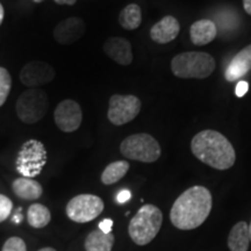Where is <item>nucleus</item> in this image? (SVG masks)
<instances>
[{"label":"nucleus","instance_id":"obj_1","mask_svg":"<svg viewBox=\"0 0 251 251\" xmlns=\"http://www.w3.org/2000/svg\"><path fill=\"white\" fill-rule=\"evenodd\" d=\"M213 199L208 188L193 186L177 198L170 212L172 225L181 230H192L201 226L212 211Z\"/></svg>","mask_w":251,"mask_h":251},{"label":"nucleus","instance_id":"obj_2","mask_svg":"<svg viewBox=\"0 0 251 251\" xmlns=\"http://www.w3.org/2000/svg\"><path fill=\"white\" fill-rule=\"evenodd\" d=\"M191 149L199 161L216 170H227L236 161L233 144L216 130L206 129L198 133L191 142Z\"/></svg>","mask_w":251,"mask_h":251},{"label":"nucleus","instance_id":"obj_3","mask_svg":"<svg viewBox=\"0 0 251 251\" xmlns=\"http://www.w3.org/2000/svg\"><path fill=\"white\" fill-rule=\"evenodd\" d=\"M163 214L158 207L143 205L130 220L128 233L137 246H146L151 242L162 227Z\"/></svg>","mask_w":251,"mask_h":251},{"label":"nucleus","instance_id":"obj_4","mask_svg":"<svg viewBox=\"0 0 251 251\" xmlns=\"http://www.w3.org/2000/svg\"><path fill=\"white\" fill-rule=\"evenodd\" d=\"M215 69V61L202 51H187L177 55L171 62V70L176 77L203 79L211 76Z\"/></svg>","mask_w":251,"mask_h":251},{"label":"nucleus","instance_id":"obj_5","mask_svg":"<svg viewBox=\"0 0 251 251\" xmlns=\"http://www.w3.org/2000/svg\"><path fill=\"white\" fill-rule=\"evenodd\" d=\"M47 149L41 141L30 139L19 150L15 169L25 178H34L42 172L47 164Z\"/></svg>","mask_w":251,"mask_h":251},{"label":"nucleus","instance_id":"obj_6","mask_svg":"<svg viewBox=\"0 0 251 251\" xmlns=\"http://www.w3.org/2000/svg\"><path fill=\"white\" fill-rule=\"evenodd\" d=\"M120 151L127 158L142 163L156 162L162 153L161 146L155 137L146 133L126 137L120 146Z\"/></svg>","mask_w":251,"mask_h":251},{"label":"nucleus","instance_id":"obj_7","mask_svg":"<svg viewBox=\"0 0 251 251\" xmlns=\"http://www.w3.org/2000/svg\"><path fill=\"white\" fill-rule=\"evenodd\" d=\"M49 108L48 94L39 89H29L21 93L17 101V115L24 124L33 125L45 118Z\"/></svg>","mask_w":251,"mask_h":251},{"label":"nucleus","instance_id":"obj_8","mask_svg":"<svg viewBox=\"0 0 251 251\" xmlns=\"http://www.w3.org/2000/svg\"><path fill=\"white\" fill-rule=\"evenodd\" d=\"M103 207V201L98 196L79 194L68 202L65 211L71 221L77 224H86L98 218L102 213Z\"/></svg>","mask_w":251,"mask_h":251},{"label":"nucleus","instance_id":"obj_9","mask_svg":"<svg viewBox=\"0 0 251 251\" xmlns=\"http://www.w3.org/2000/svg\"><path fill=\"white\" fill-rule=\"evenodd\" d=\"M141 111V100L135 96L114 94L109 99L107 118L114 126H124L133 121Z\"/></svg>","mask_w":251,"mask_h":251},{"label":"nucleus","instance_id":"obj_10","mask_svg":"<svg viewBox=\"0 0 251 251\" xmlns=\"http://www.w3.org/2000/svg\"><path fill=\"white\" fill-rule=\"evenodd\" d=\"M54 120L57 127L64 133H74L80 127L83 111L80 105L72 99H65L55 108Z\"/></svg>","mask_w":251,"mask_h":251},{"label":"nucleus","instance_id":"obj_11","mask_svg":"<svg viewBox=\"0 0 251 251\" xmlns=\"http://www.w3.org/2000/svg\"><path fill=\"white\" fill-rule=\"evenodd\" d=\"M56 76L55 69L43 61L28 62L20 71V81L29 89H36L51 83Z\"/></svg>","mask_w":251,"mask_h":251},{"label":"nucleus","instance_id":"obj_12","mask_svg":"<svg viewBox=\"0 0 251 251\" xmlns=\"http://www.w3.org/2000/svg\"><path fill=\"white\" fill-rule=\"evenodd\" d=\"M85 34V23L80 18L71 17L59 23L54 29V39L59 45H72Z\"/></svg>","mask_w":251,"mask_h":251},{"label":"nucleus","instance_id":"obj_13","mask_svg":"<svg viewBox=\"0 0 251 251\" xmlns=\"http://www.w3.org/2000/svg\"><path fill=\"white\" fill-rule=\"evenodd\" d=\"M103 51L109 58L120 65H129L133 62L131 45L124 37H109L103 45Z\"/></svg>","mask_w":251,"mask_h":251},{"label":"nucleus","instance_id":"obj_14","mask_svg":"<svg viewBox=\"0 0 251 251\" xmlns=\"http://www.w3.org/2000/svg\"><path fill=\"white\" fill-rule=\"evenodd\" d=\"M180 31V25L172 15H166L161 21L155 24L150 29V37L153 42L159 45L171 42L178 36Z\"/></svg>","mask_w":251,"mask_h":251},{"label":"nucleus","instance_id":"obj_15","mask_svg":"<svg viewBox=\"0 0 251 251\" xmlns=\"http://www.w3.org/2000/svg\"><path fill=\"white\" fill-rule=\"evenodd\" d=\"M251 70V45L237 52L229 63L225 77L228 81H234L242 78Z\"/></svg>","mask_w":251,"mask_h":251},{"label":"nucleus","instance_id":"obj_16","mask_svg":"<svg viewBox=\"0 0 251 251\" xmlns=\"http://www.w3.org/2000/svg\"><path fill=\"white\" fill-rule=\"evenodd\" d=\"M216 34H218L216 25L212 20H208V19H202V20L197 21L191 26L190 29L191 41L196 46L208 45L215 39Z\"/></svg>","mask_w":251,"mask_h":251},{"label":"nucleus","instance_id":"obj_17","mask_svg":"<svg viewBox=\"0 0 251 251\" xmlns=\"http://www.w3.org/2000/svg\"><path fill=\"white\" fill-rule=\"evenodd\" d=\"M12 190L18 198L28 201L40 199L43 193V187L39 181L25 177L17 178L12 184Z\"/></svg>","mask_w":251,"mask_h":251},{"label":"nucleus","instance_id":"obj_18","mask_svg":"<svg viewBox=\"0 0 251 251\" xmlns=\"http://www.w3.org/2000/svg\"><path fill=\"white\" fill-rule=\"evenodd\" d=\"M250 236L249 225L241 221L231 228L228 237V247L230 251H248L249 249Z\"/></svg>","mask_w":251,"mask_h":251},{"label":"nucleus","instance_id":"obj_19","mask_svg":"<svg viewBox=\"0 0 251 251\" xmlns=\"http://www.w3.org/2000/svg\"><path fill=\"white\" fill-rule=\"evenodd\" d=\"M113 246L114 235L112 233H103L100 229L91 231L84 243L86 251H112Z\"/></svg>","mask_w":251,"mask_h":251},{"label":"nucleus","instance_id":"obj_20","mask_svg":"<svg viewBox=\"0 0 251 251\" xmlns=\"http://www.w3.org/2000/svg\"><path fill=\"white\" fill-rule=\"evenodd\" d=\"M142 23V12L139 5L129 4L122 9L119 15V24L127 30H134Z\"/></svg>","mask_w":251,"mask_h":251},{"label":"nucleus","instance_id":"obj_21","mask_svg":"<svg viewBox=\"0 0 251 251\" xmlns=\"http://www.w3.org/2000/svg\"><path fill=\"white\" fill-rule=\"evenodd\" d=\"M51 220V213L42 203H33L27 211V221L33 228H45Z\"/></svg>","mask_w":251,"mask_h":251},{"label":"nucleus","instance_id":"obj_22","mask_svg":"<svg viewBox=\"0 0 251 251\" xmlns=\"http://www.w3.org/2000/svg\"><path fill=\"white\" fill-rule=\"evenodd\" d=\"M129 170V163L127 161H117L108 164L101 174V183L112 185L118 183L125 177Z\"/></svg>","mask_w":251,"mask_h":251},{"label":"nucleus","instance_id":"obj_23","mask_svg":"<svg viewBox=\"0 0 251 251\" xmlns=\"http://www.w3.org/2000/svg\"><path fill=\"white\" fill-rule=\"evenodd\" d=\"M12 77L7 69L0 67V107L6 102L11 92Z\"/></svg>","mask_w":251,"mask_h":251},{"label":"nucleus","instance_id":"obj_24","mask_svg":"<svg viewBox=\"0 0 251 251\" xmlns=\"http://www.w3.org/2000/svg\"><path fill=\"white\" fill-rule=\"evenodd\" d=\"M1 251H27V247L23 238L11 237L6 241Z\"/></svg>","mask_w":251,"mask_h":251},{"label":"nucleus","instance_id":"obj_25","mask_svg":"<svg viewBox=\"0 0 251 251\" xmlns=\"http://www.w3.org/2000/svg\"><path fill=\"white\" fill-rule=\"evenodd\" d=\"M12 209H13L12 200L4 194H0V222H4L6 219H8Z\"/></svg>","mask_w":251,"mask_h":251},{"label":"nucleus","instance_id":"obj_26","mask_svg":"<svg viewBox=\"0 0 251 251\" xmlns=\"http://www.w3.org/2000/svg\"><path fill=\"white\" fill-rule=\"evenodd\" d=\"M248 90H249V84H248L247 81L241 80V81H238V84L236 85L235 93H236V96L238 97V98H242L244 94L248 92Z\"/></svg>","mask_w":251,"mask_h":251},{"label":"nucleus","instance_id":"obj_27","mask_svg":"<svg viewBox=\"0 0 251 251\" xmlns=\"http://www.w3.org/2000/svg\"><path fill=\"white\" fill-rule=\"evenodd\" d=\"M113 227V220L111 219H103L99 224V229L103 233H111Z\"/></svg>","mask_w":251,"mask_h":251},{"label":"nucleus","instance_id":"obj_28","mask_svg":"<svg viewBox=\"0 0 251 251\" xmlns=\"http://www.w3.org/2000/svg\"><path fill=\"white\" fill-rule=\"evenodd\" d=\"M130 198H131L130 191L122 190V191H120V192H119V194L117 196V201L119 203H125V202H127L128 200L130 199Z\"/></svg>","mask_w":251,"mask_h":251},{"label":"nucleus","instance_id":"obj_29","mask_svg":"<svg viewBox=\"0 0 251 251\" xmlns=\"http://www.w3.org/2000/svg\"><path fill=\"white\" fill-rule=\"evenodd\" d=\"M56 4L58 5H68V6H72L77 2V0H54Z\"/></svg>","mask_w":251,"mask_h":251},{"label":"nucleus","instance_id":"obj_30","mask_svg":"<svg viewBox=\"0 0 251 251\" xmlns=\"http://www.w3.org/2000/svg\"><path fill=\"white\" fill-rule=\"evenodd\" d=\"M243 7L249 15H251V0H243Z\"/></svg>","mask_w":251,"mask_h":251},{"label":"nucleus","instance_id":"obj_31","mask_svg":"<svg viewBox=\"0 0 251 251\" xmlns=\"http://www.w3.org/2000/svg\"><path fill=\"white\" fill-rule=\"evenodd\" d=\"M4 15H5L4 6L0 4V25H1L2 21H4Z\"/></svg>","mask_w":251,"mask_h":251},{"label":"nucleus","instance_id":"obj_32","mask_svg":"<svg viewBox=\"0 0 251 251\" xmlns=\"http://www.w3.org/2000/svg\"><path fill=\"white\" fill-rule=\"evenodd\" d=\"M39 251H56V250L52 249V248H43V249H41Z\"/></svg>","mask_w":251,"mask_h":251},{"label":"nucleus","instance_id":"obj_33","mask_svg":"<svg viewBox=\"0 0 251 251\" xmlns=\"http://www.w3.org/2000/svg\"><path fill=\"white\" fill-rule=\"evenodd\" d=\"M249 236H250V242H251V224L249 225Z\"/></svg>","mask_w":251,"mask_h":251},{"label":"nucleus","instance_id":"obj_34","mask_svg":"<svg viewBox=\"0 0 251 251\" xmlns=\"http://www.w3.org/2000/svg\"><path fill=\"white\" fill-rule=\"evenodd\" d=\"M33 1H35V2H42L43 0H33Z\"/></svg>","mask_w":251,"mask_h":251}]
</instances>
